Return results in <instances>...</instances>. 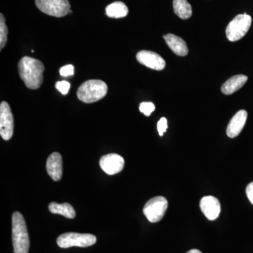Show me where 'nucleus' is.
Masks as SVG:
<instances>
[{
	"label": "nucleus",
	"mask_w": 253,
	"mask_h": 253,
	"mask_svg": "<svg viewBox=\"0 0 253 253\" xmlns=\"http://www.w3.org/2000/svg\"><path fill=\"white\" fill-rule=\"evenodd\" d=\"M18 73L28 88L37 89L43 83L44 64L39 60L25 56L20 60L18 65Z\"/></svg>",
	"instance_id": "nucleus-1"
},
{
	"label": "nucleus",
	"mask_w": 253,
	"mask_h": 253,
	"mask_svg": "<svg viewBox=\"0 0 253 253\" xmlns=\"http://www.w3.org/2000/svg\"><path fill=\"white\" fill-rule=\"evenodd\" d=\"M12 241L14 253H28L30 240L27 226L22 214L18 212L12 215Z\"/></svg>",
	"instance_id": "nucleus-2"
},
{
	"label": "nucleus",
	"mask_w": 253,
	"mask_h": 253,
	"mask_svg": "<svg viewBox=\"0 0 253 253\" xmlns=\"http://www.w3.org/2000/svg\"><path fill=\"white\" fill-rule=\"evenodd\" d=\"M108 92V86L100 80H90L84 82L78 89V97L83 102L91 104L99 101Z\"/></svg>",
	"instance_id": "nucleus-3"
},
{
	"label": "nucleus",
	"mask_w": 253,
	"mask_h": 253,
	"mask_svg": "<svg viewBox=\"0 0 253 253\" xmlns=\"http://www.w3.org/2000/svg\"><path fill=\"white\" fill-rule=\"evenodd\" d=\"M252 24V18L247 14H239L228 25L226 38L231 42L239 41L246 36Z\"/></svg>",
	"instance_id": "nucleus-4"
},
{
	"label": "nucleus",
	"mask_w": 253,
	"mask_h": 253,
	"mask_svg": "<svg viewBox=\"0 0 253 253\" xmlns=\"http://www.w3.org/2000/svg\"><path fill=\"white\" fill-rule=\"evenodd\" d=\"M56 242L61 249H68L73 246L86 248L96 244V238L92 234L68 232L59 236Z\"/></svg>",
	"instance_id": "nucleus-5"
},
{
	"label": "nucleus",
	"mask_w": 253,
	"mask_h": 253,
	"mask_svg": "<svg viewBox=\"0 0 253 253\" xmlns=\"http://www.w3.org/2000/svg\"><path fill=\"white\" fill-rule=\"evenodd\" d=\"M168 208V202L166 198L156 196L145 204L143 212L150 222L156 223L164 217Z\"/></svg>",
	"instance_id": "nucleus-6"
},
{
	"label": "nucleus",
	"mask_w": 253,
	"mask_h": 253,
	"mask_svg": "<svg viewBox=\"0 0 253 253\" xmlns=\"http://www.w3.org/2000/svg\"><path fill=\"white\" fill-rule=\"evenodd\" d=\"M36 4L42 12L54 17H63L71 11L68 0H36Z\"/></svg>",
	"instance_id": "nucleus-7"
},
{
	"label": "nucleus",
	"mask_w": 253,
	"mask_h": 253,
	"mask_svg": "<svg viewBox=\"0 0 253 253\" xmlns=\"http://www.w3.org/2000/svg\"><path fill=\"white\" fill-rule=\"evenodd\" d=\"M14 117L11 108L6 101L0 104V135L4 140L8 141L14 134Z\"/></svg>",
	"instance_id": "nucleus-8"
},
{
	"label": "nucleus",
	"mask_w": 253,
	"mask_h": 253,
	"mask_svg": "<svg viewBox=\"0 0 253 253\" xmlns=\"http://www.w3.org/2000/svg\"><path fill=\"white\" fill-rule=\"evenodd\" d=\"M100 167L106 174L110 175L118 174L123 170L125 161L122 156L116 154L105 155L100 159Z\"/></svg>",
	"instance_id": "nucleus-9"
},
{
	"label": "nucleus",
	"mask_w": 253,
	"mask_h": 253,
	"mask_svg": "<svg viewBox=\"0 0 253 253\" xmlns=\"http://www.w3.org/2000/svg\"><path fill=\"white\" fill-rule=\"evenodd\" d=\"M136 59L141 64L156 71H161L166 66V61L154 51L142 50L136 54Z\"/></svg>",
	"instance_id": "nucleus-10"
},
{
	"label": "nucleus",
	"mask_w": 253,
	"mask_h": 253,
	"mask_svg": "<svg viewBox=\"0 0 253 253\" xmlns=\"http://www.w3.org/2000/svg\"><path fill=\"white\" fill-rule=\"evenodd\" d=\"M200 208L204 215L211 221L215 220L221 212V205L217 198L204 196L200 201Z\"/></svg>",
	"instance_id": "nucleus-11"
},
{
	"label": "nucleus",
	"mask_w": 253,
	"mask_h": 253,
	"mask_svg": "<svg viewBox=\"0 0 253 253\" xmlns=\"http://www.w3.org/2000/svg\"><path fill=\"white\" fill-rule=\"evenodd\" d=\"M46 171L53 180H61L63 174L62 156L59 153L54 152L46 161Z\"/></svg>",
	"instance_id": "nucleus-12"
},
{
	"label": "nucleus",
	"mask_w": 253,
	"mask_h": 253,
	"mask_svg": "<svg viewBox=\"0 0 253 253\" xmlns=\"http://www.w3.org/2000/svg\"><path fill=\"white\" fill-rule=\"evenodd\" d=\"M248 113L245 110H241L234 115L231 118L230 122L226 128V134L229 137L235 138L239 135L240 133L244 129L246 121H247Z\"/></svg>",
	"instance_id": "nucleus-13"
},
{
	"label": "nucleus",
	"mask_w": 253,
	"mask_h": 253,
	"mask_svg": "<svg viewBox=\"0 0 253 253\" xmlns=\"http://www.w3.org/2000/svg\"><path fill=\"white\" fill-rule=\"evenodd\" d=\"M168 46L176 55L185 56L189 52V49L184 40L173 34H167L163 36Z\"/></svg>",
	"instance_id": "nucleus-14"
},
{
	"label": "nucleus",
	"mask_w": 253,
	"mask_h": 253,
	"mask_svg": "<svg viewBox=\"0 0 253 253\" xmlns=\"http://www.w3.org/2000/svg\"><path fill=\"white\" fill-rule=\"evenodd\" d=\"M247 81L248 77L244 75H237V76H233L227 80L221 86V92L225 95L234 94L236 91L241 89L246 84Z\"/></svg>",
	"instance_id": "nucleus-15"
},
{
	"label": "nucleus",
	"mask_w": 253,
	"mask_h": 253,
	"mask_svg": "<svg viewBox=\"0 0 253 253\" xmlns=\"http://www.w3.org/2000/svg\"><path fill=\"white\" fill-rule=\"evenodd\" d=\"M49 210L51 213L61 214L68 219H73L76 215V211L73 206L66 203L62 204L56 202L51 203L49 206Z\"/></svg>",
	"instance_id": "nucleus-16"
},
{
	"label": "nucleus",
	"mask_w": 253,
	"mask_h": 253,
	"mask_svg": "<svg viewBox=\"0 0 253 253\" xmlns=\"http://www.w3.org/2000/svg\"><path fill=\"white\" fill-rule=\"evenodd\" d=\"M128 8L122 1H115L106 8V14L110 18H121L128 14Z\"/></svg>",
	"instance_id": "nucleus-17"
},
{
	"label": "nucleus",
	"mask_w": 253,
	"mask_h": 253,
	"mask_svg": "<svg viewBox=\"0 0 253 253\" xmlns=\"http://www.w3.org/2000/svg\"><path fill=\"white\" fill-rule=\"evenodd\" d=\"M173 8L176 16L181 19H188L192 15V8L187 0H174Z\"/></svg>",
	"instance_id": "nucleus-18"
},
{
	"label": "nucleus",
	"mask_w": 253,
	"mask_h": 253,
	"mask_svg": "<svg viewBox=\"0 0 253 253\" xmlns=\"http://www.w3.org/2000/svg\"><path fill=\"white\" fill-rule=\"evenodd\" d=\"M8 28L4 15L0 14V48L2 49L7 42Z\"/></svg>",
	"instance_id": "nucleus-19"
},
{
	"label": "nucleus",
	"mask_w": 253,
	"mask_h": 253,
	"mask_svg": "<svg viewBox=\"0 0 253 253\" xmlns=\"http://www.w3.org/2000/svg\"><path fill=\"white\" fill-rule=\"evenodd\" d=\"M156 109V106L151 102H142L139 105V111L146 116H150Z\"/></svg>",
	"instance_id": "nucleus-20"
},
{
	"label": "nucleus",
	"mask_w": 253,
	"mask_h": 253,
	"mask_svg": "<svg viewBox=\"0 0 253 253\" xmlns=\"http://www.w3.org/2000/svg\"><path fill=\"white\" fill-rule=\"evenodd\" d=\"M57 90L60 91L63 95L67 94L71 88V84L67 81L57 82L55 84Z\"/></svg>",
	"instance_id": "nucleus-21"
},
{
	"label": "nucleus",
	"mask_w": 253,
	"mask_h": 253,
	"mask_svg": "<svg viewBox=\"0 0 253 253\" xmlns=\"http://www.w3.org/2000/svg\"><path fill=\"white\" fill-rule=\"evenodd\" d=\"M60 75L63 77H68V76L74 75V67L73 65H66L61 68L59 71Z\"/></svg>",
	"instance_id": "nucleus-22"
},
{
	"label": "nucleus",
	"mask_w": 253,
	"mask_h": 253,
	"mask_svg": "<svg viewBox=\"0 0 253 253\" xmlns=\"http://www.w3.org/2000/svg\"><path fill=\"white\" fill-rule=\"evenodd\" d=\"M158 131L159 135L162 136L168 129V121L166 118H162L158 123Z\"/></svg>",
	"instance_id": "nucleus-23"
},
{
	"label": "nucleus",
	"mask_w": 253,
	"mask_h": 253,
	"mask_svg": "<svg viewBox=\"0 0 253 253\" xmlns=\"http://www.w3.org/2000/svg\"><path fill=\"white\" fill-rule=\"evenodd\" d=\"M246 195H247L248 199L251 201V204L253 205V181L250 183L247 187H246Z\"/></svg>",
	"instance_id": "nucleus-24"
},
{
	"label": "nucleus",
	"mask_w": 253,
	"mask_h": 253,
	"mask_svg": "<svg viewBox=\"0 0 253 253\" xmlns=\"http://www.w3.org/2000/svg\"><path fill=\"white\" fill-rule=\"evenodd\" d=\"M186 253H202L201 251L197 249H192L191 251H188Z\"/></svg>",
	"instance_id": "nucleus-25"
}]
</instances>
